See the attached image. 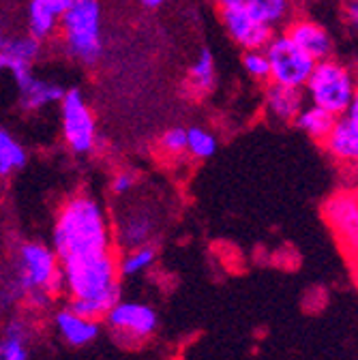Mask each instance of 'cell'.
I'll return each mask as SVG.
<instances>
[{"instance_id": "obj_4", "label": "cell", "mask_w": 358, "mask_h": 360, "mask_svg": "<svg viewBox=\"0 0 358 360\" xmlns=\"http://www.w3.org/2000/svg\"><path fill=\"white\" fill-rule=\"evenodd\" d=\"M302 90L311 105L324 108L335 116L343 114L352 101H356V84L352 71L333 58L316 63Z\"/></svg>"}, {"instance_id": "obj_6", "label": "cell", "mask_w": 358, "mask_h": 360, "mask_svg": "<svg viewBox=\"0 0 358 360\" xmlns=\"http://www.w3.org/2000/svg\"><path fill=\"white\" fill-rule=\"evenodd\" d=\"M18 283L24 292H60L63 290V268L54 249L43 243H26L18 255Z\"/></svg>"}, {"instance_id": "obj_12", "label": "cell", "mask_w": 358, "mask_h": 360, "mask_svg": "<svg viewBox=\"0 0 358 360\" xmlns=\"http://www.w3.org/2000/svg\"><path fill=\"white\" fill-rule=\"evenodd\" d=\"M0 52L9 60L7 71L13 75V79H20L22 75L32 71V65L41 52V41H37L32 34L18 37L0 30Z\"/></svg>"}, {"instance_id": "obj_29", "label": "cell", "mask_w": 358, "mask_h": 360, "mask_svg": "<svg viewBox=\"0 0 358 360\" xmlns=\"http://www.w3.org/2000/svg\"><path fill=\"white\" fill-rule=\"evenodd\" d=\"M136 183H138L136 174H133V172H127V169H122V172L114 174L112 183H110V187H112V191H114L116 195H127L129 191H133V187H136Z\"/></svg>"}, {"instance_id": "obj_22", "label": "cell", "mask_w": 358, "mask_h": 360, "mask_svg": "<svg viewBox=\"0 0 358 360\" xmlns=\"http://www.w3.org/2000/svg\"><path fill=\"white\" fill-rule=\"evenodd\" d=\"M0 360H28V330L26 324L15 320L7 326L0 339Z\"/></svg>"}, {"instance_id": "obj_21", "label": "cell", "mask_w": 358, "mask_h": 360, "mask_svg": "<svg viewBox=\"0 0 358 360\" xmlns=\"http://www.w3.org/2000/svg\"><path fill=\"white\" fill-rule=\"evenodd\" d=\"M217 82V65H215V56L210 50H202L200 56L191 63L189 67V86L193 93L198 95H206L215 88Z\"/></svg>"}, {"instance_id": "obj_15", "label": "cell", "mask_w": 358, "mask_h": 360, "mask_svg": "<svg viewBox=\"0 0 358 360\" xmlns=\"http://www.w3.org/2000/svg\"><path fill=\"white\" fill-rule=\"evenodd\" d=\"M73 0H30L28 7V30L37 41L52 39L58 32L60 20Z\"/></svg>"}, {"instance_id": "obj_17", "label": "cell", "mask_w": 358, "mask_h": 360, "mask_svg": "<svg viewBox=\"0 0 358 360\" xmlns=\"http://www.w3.org/2000/svg\"><path fill=\"white\" fill-rule=\"evenodd\" d=\"M305 105H307V95L302 88H292L273 82L266 88V110L279 122H294V118Z\"/></svg>"}, {"instance_id": "obj_14", "label": "cell", "mask_w": 358, "mask_h": 360, "mask_svg": "<svg viewBox=\"0 0 358 360\" xmlns=\"http://www.w3.org/2000/svg\"><path fill=\"white\" fill-rule=\"evenodd\" d=\"M286 34L316 63L324 60V58H333V39H331V34L326 32V28H322L313 20H294L288 26Z\"/></svg>"}, {"instance_id": "obj_11", "label": "cell", "mask_w": 358, "mask_h": 360, "mask_svg": "<svg viewBox=\"0 0 358 360\" xmlns=\"http://www.w3.org/2000/svg\"><path fill=\"white\" fill-rule=\"evenodd\" d=\"M219 11L243 15L251 22L277 28L290 11L288 0H217Z\"/></svg>"}, {"instance_id": "obj_28", "label": "cell", "mask_w": 358, "mask_h": 360, "mask_svg": "<svg viewBox=\"0 0 358 360\" xmlns=\"http://www.w3.org/2000/svg\"><path fill=\"white\" fill-rule=\"evenodd\" d=\"M243 69L249 77L257 82H268V58L264 50H245Z\"/></svg>"}, {"instance_id": "obj_26", "label": "cell", "mask_w": 358, "mask_h": 360, "mask_svg": "<svg viewBox=\"0 0 358 360\" xmlns=\"http://www.w3.org/2000/svg\"><path fill=\"white\" fill-rule=\"evenodd\" d=\"M187 153L196 159H208L217 153V138L204 127L187 129Z\"/></svg>"}, {"instance_id": "obj_30", "label": "cell", "mask_w": 358, "mask_h": 360, "mask_svg": "<svg viewBox=\"0 0 358 360\" xmlns=\"http://www.w3.org/2000/svg\"><path fill=\"white\" fill-rule=\"evenodd\" d=\"M163 3H165V0H142V5L148 7V9H157V7H161Z\"/></svg>"}, {"instance_id": "obj_25", "label": "cell", "mask_w": 358, "mask_h": 360, "mask_svg": "<svg viewBox=\"0 0 358 360\" xmlns=\"http://www.w3.org/2000/svg\"><path fill=\"white\" fill-rule=\"evenodd\" d=\"M157 259V251L151 245H140V247H131L120 259H118V273L122 277H133L140 275L144 270H148Z\"/></svg>"}, {"instance_id": "obj_24", "label": "cell", "mask_w": 358, "mask_h": 360, "mask_svg": "<svg viewBox=\"0 0 358 360\" xmlns=\"http://www.w3.org/2000/svg\"><path fill=\"white\" fill-rule=\"evenodd\" d=\"M120 300V285L110 290V292H103L99 296H93V298H84V300H71L69 309L84 315V318H91V320H101L106 318V313Z\"/></svg>"}, {"instance_id": "obj_9", "label": "cell", "mask_w": 358, "mask_h": 360, "mask_svg": "<svg viewBox=\"0 0 358 360\" xmlns=\"http://www.w3.org/2000/svg\"><path fill=\"white\" fill-rule=\"evenodd\" d=\"M324 219L333 234L339 238L350 257L356 255L358 245V198L354 189H339L324 202Z\"/></svg>"}, {"instance_id": "obj_19", "label": "cell", "mask_w": 358, "mask_h": 360, "mask_svg": "<svg viewBox=\"0 0 358 360\" xmlns=\"http://www.w3.org/2000/svg\"><path fill=\"white\" fill-rule=\"evenodd\" d=\"M118 240L122 247H140L146 245L151 234H153V219L144 210H129L118 219V228H116Z\"/></svg>"}, {"instance_id": "obj_7", "label": "cell", "mask_w": 358, "mask_h": 360, "mask_svg": "<svg viewBox=\"0 0 358 360\" xmlns=\"http://www.w3.org/2000/svg\"><path fill=\"white\" fill-rule=\"evenodd\" d=\"M264 54L268 58V79L273 84L305 88L313 67H316V60L305 54L286 32L273 34V39L266 43Z\"/></svg>"}, {"instance_id": "obj_18", "label": "cell", "mask_w": 358, "mask_h": 360, "mask_svg": "<svg viewBox=\"0 0 358 360\" xmlns=\"http://www.w3.org/2000/svg\"><path fill=\"white\" fill-rule=\"evenodd\" d=\"M56 328L63 335V339L73 347L88 345L99 337V320L84 318V315L71 309H63L56 315Z\"/></svg>"}, {"instance_id": "obj_13", "label": "cell", "mask_w": 358, "mask_h": 360, "mask_svg": "<svg viewBox=\"0 0 358 360\" xmlns=\"http://www.w3.org/2000/svg\"><path fill=\"white\" fill-rule=\"evenodd\" d=\"M15 86L20 93V105L28 112H37L48 105L60 103L65 95V88L58 82L37 77L32 71L15 79Z\"/></svg>"}, {"instance_id": "obj_1", "label": "cell", "mask_w": 358, "mask_h": 360, "mask_svg": "<svg viewBox=\"0 0 358 360\" xmlns=\"http://www.w3.org/2000/svg\"><path fill=\"white\" fill-rule=\"evenodd\" d=\"M112 228L106 210L91 195L69 198L54 221L52 249L60 262L112 251Z\"/></svg>"}, {"instance_id": "obj_31", "label": "cell", "mask_w": 358, "mask_h": 360, "mask_svg": "<svg viewBox=\"0 0 358 360\" xmlns=\"http://www.w3.org/2000/svg\"><path fill=\"white\" fill-rule=\"evenodd\" d=\"M7 69H9V60H7V56L3 52H0V73L7 71Z\"/></svg>"}, {"instance_id": "obj_3", "label": "cell", "mask_w": 358, "mask_h": 360, "mask_svg": "<svg viewBox=\"0 0 358 360\" xmlns=\"http://www.w3.org/2000/svg\"><path fill=\"white\" fill-rule=\"evenodd\" d=\"M63 268V290L71 300L93 298L103 292L118 288V257L114 251L82 255L60 262Z\"/></svg>"}, {"instance_id": "obj_27", "label": "cell", "mask_w": 358, "mask_h": 360, "mask_svg": "<svg viewBox=\"0 0 358 360\" xmlns=\"http://www.w3.org/2000/svg\"><path fill=\"white\" fill-rule=\"evenodd\" d=\"M159 148L167 157H181L187 153V129L172 127L159 138Z\"/></svg>"}, {"instance_id": "obj_2", "label": "cell", "mask_w": 358, "mask_h": 360, "mask_svg": "<svg viewBox=\"0 0 358 360\" xmlns=\"http://www.w3.org/2000/svg\"><path fill=\"white\" fill-rule=\"evenodd\" d=\"M69 58L84 67H93L103 54L101 5L99 0H73L58 26Z\"/></svg>"}, {"instance_id": "obj_16", "label": "cell", "mask_w": 358, "mask_h": 360, "mask_svg": "<svg viewBox=\"0 0 358 360\" xmlns=\"http://www.w3.org/2000/svg\"><path fill=\"white\" fill-rule=\"evenodd\" d=\"M219 13H221L223 28L228 30L230 39L236 45H241L243 50H264L266 43L275 34V28H271V26L251 22L243 15L228 13V11H219Z\"/></svg>"}, {"instance_id": "obj_8", "label": "cell", "mask_w": 358, "mask_h": 360, "mask_svg": "<svg viewBox=\"0 0 358 360\" xmlns=\"http://www.w3.org/2000/svg\"><path fill=\"white\" fill-rule=\"evenodd\" d=\"M106 320L120 343H142L157 330V313L144 302L118 300L106 313Z\"/></svg>"}, {"instance_id": "obj_5", "label": "cell", "mask_w": 358, "mask_h": 360, "mask_svg": "<svg viewBox=\"0 0 358 360\" xmlns=\"http://www.w3.org/2000/svg\"><path fill=\"white\" fill-rule=\"evenodd\" d=\"M60 129L65 144L75 155H91L99 144L97 120L79 88H69L60 99Z\"/></svg>"}, {"instance_id": "obj_20", "label": "cell", "mask_w": 358, "mask_h": 360, "mask_svg": "<svg viewBox=\"0 0 358 360\" xmlns=\"http://www.w3.org/2000/svg\"><path fill=\"white\" fill-rule=\"evenodd\" d=\"M335 114H331L328 110L324 108H318V105H305L298 116L294 118V122L309 135L311 140L316 142H324V138L328 135V131L333 129L335 124Z\"/></svg>"}, {"instance_id": "obj_10", "label": "cell", "mask_w": 358, "mask_h": 360, "mask_svg": "<svg viewBox=\"0 0 358 360\" xmlns=\"http://www.w3.org/2000/svg\"><path fill=\"white\" fill-rule=\"evenodd\" d=\"M322 144L339 163H354L358 159V99L335 118V124Z\"/></svg>"}, {"instance_id": "obj_23", "label": "cell", "mask_w": 358, "mask_h": 360, "mask_svg": "<svg viewBox=\"0 0 358 360\" xmlns=\"http://www.w3.org/2000/svg\"><path fill=\"white\" fill-rule=\"evenodd\" d=\"M26 165V150L15 135L0 129V178H7L15 169Z\"/></svg>"}]
</instances>
